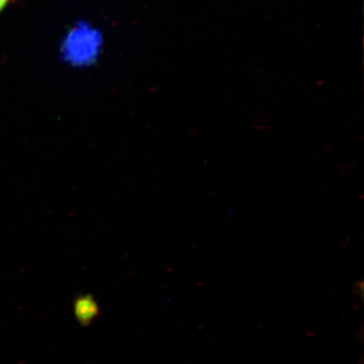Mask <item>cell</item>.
<instances>
[{
  "label": "cell",
  "instance_id": "1",
  "mask_svg": "<svg viewBox=\"0 0 364 364\" xmlns=\"http://www.w3.org/2000/svg\"><path fill=\"white\" fill-rule=\"evenodd\" d=\"M100 38L88 26H80L69 33L64 43V55L73 64L90 63L97 57Z\"/></svg>",
  "mask_w": 364,
  "mask_h": 364
},
{
  "label": "cell",
  "instance_id": "2",
  "mask_svg": "<svg viewBox=\"0 0 364 364\" xmlns=\"http://www.w3.org/2000/svg\"><path fill=\"white\" fill-rule=\"evenodd\" d=\"M11 1V0H0V11H1L2 9H6L7 4H9Z\"/></svg>",
  "mask_w": 364,
  "mask_h": 364
}]
</instances>
